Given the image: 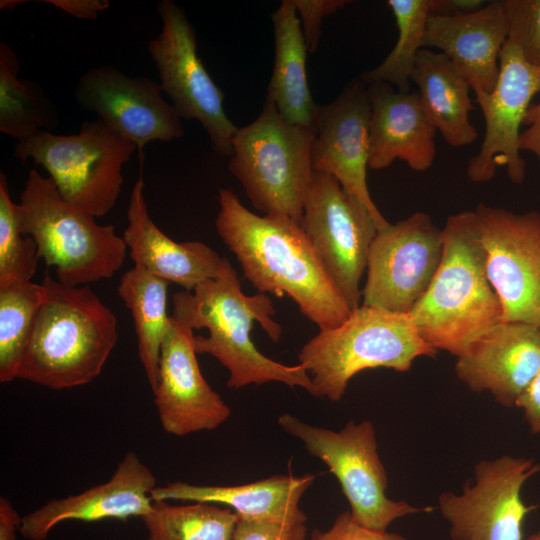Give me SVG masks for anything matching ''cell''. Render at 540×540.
Here are the masks:
<instances>
[{
    "label": "cell",
    "mask_w": 540,
    "mask_h": 540,
    "mask_svg": "<svg viewBox=\"0 0 540 540\" xmlns=\"http://www.w3.org/2000/svg\"><path fill=\"white\" fill-rule=\"evenodd\" d=\"M310 540H406L398 533L377 531L359 525L350 511L340 513L325 531L313 530Z\"/></svg>",
    "instance_id": "36"
},
{
    "label": "cell",
    "mask_w": 540,
    "mask_h": 540,
    "mask_svg": "<svg viewBox=\"0 0 540 540\" xmlns=\"http://www.w3.org/2000/svg\"><path fill=\"white\" fill-rule=\"evenodd\" d=\"M411 82L418 87L427 118L449 145L464 147L477 139V130L469 119L475 108L470 83L445 54L421 49Z\"/></svg>",
    "instance_id": "25"
},
{
    "label": "cell",
    "mask_w": 540,
    "mask_h": 540,
    "mask_svg": "<svg viewBox=\"0 0 540 540\" xmlns=\"http://www.w3.org/2000/svg\"><path fill=\"white\" fill-rule=\"evenodd\" d=\"M437 351L419 334L409 313L360 305L340 325L319 330L298 353L308 372L313 396L342 399L349 381L366 369L408 371L415 359Z\"/></svg>",
    "instance_id": "5"
},
{
    "label": "cell",
    "mask_w": 540,
    "mask_h": 540,
    "mask_svg": "<svg viewBox=\"0 0 540 540\" xmlns=\"http://www.w3.org/2000/svg\"><path fill=\"white\" fill-rule=\"evenodd\" d=\"M443 234L424 212L377 231L369 250L362 305L410 313L443 256Z\"/></svg>",
    "instance_id": "12"
},
{
    "label": "cell",
    "mask_w": 540,
    "mask_h": 540,
    "mask_svg": "<svg viewBox=\"0 0 540 540\" xmlns=\"http://www.w3.org/2000/svg\"><path fill=\"white\" fill-rule=\"evenodd\" d=\"M474 211L503 321L540 327V212L515 213L483 203Z\"/></svg>",
    "instance_id": "14"
},
{
    "label": "cell",
    "mask_w": 540,
    "mask_h": 540,
    "mask_svg": "<svg viewBox=\"0 0 540 540\" xmlns=\"http://www.w3.org/2000/svg\"><path fill=\"white\" fill-rule=\"evenodd\" d=\"M442 234L441 263L409 314L428 345L459 357L503 321V310L487 274L475 211L449 216Z\"/></svg>",
    "instance_id": "3"
},
{
    "label": "cell",
    "mask_w": 540,
    "mask_h": 540,
    "mask_svg": "<svg viewBox=\"0 0 540 540\" xmlns=\"http://www.w3.org/2000/svg\"><path fill=\"white\" fill-rule=\"evenodd\" d=\"M508 38L503 0L464 14H431L423 48H437L469 81L471 89L491 93L499 75V57Z\"/></svg>",
    "instance_id": "21"
},
{
    "label": "cell",
    "mask_w": 540,
    "mask_h": 540,
    "mask_svg": "<svg viewBox=\"0 0 540 540\" xmlns=\"http://www.w3.org/2000/svg\"><path fill=\"white\" fill-rule=\"evenodd\" d=\"M525 540H540V531L537 533L531 534L527 539Z\"/></svg>",
    "instance_id": "43"
},
{
    "label": "cell",
    "mask_w": 540,
    "mask_h": 540,
    "mask_svg": "<svg viewBox=\"0 0 540 540\" xmlns=\"http://www.w3.org/2000/svg\"><path fill=\"white\" fill-rule=\"evenodd\" d=\"M523 125L527 128L520 132L519 149L535 154L540 165V102L529 107Z\"/></svg>",
    "instance_id": "38"
},
{
    "label": "cell",
    "mask_w": 540,
    "mask_h": 540,
    "mask_svg": "<svg viewBox=\"0 0 540 540\" xmlns=\"http://www.w3.org/2000/svg\"><path fill=\"white\" fill-rule=\"evenodd\" d=\"M271 18L275 57L266 99L287 122L314 127L318 105L308 86V50L293 0H283Z\"/></svg>",
    "instance_id": "26"
},
{
    "label": "cell",
    "mask_w": 540,
    "mask_h": 540,
    "mask_svg": "<svg viewBox=\"0 0 540 540\" xmlns=\"http://www.w3.org/2000/svg\"><path fill=\"white\" fill-rule=\"evenodd\" d=\"M305 524L283 525L238 517L233 540H306Z\"/></svg>",
    "instance_id": "35"
},
{
    "label": "cell",
    "mask_w": 540,
    "mask_h": 540,
    "mask_svg": "<svg viewBox=\"0 0 540 540\" xmlns=\"http://www.w3.org/2000/svg\"><path fill=\"white\" fill-rule=\"evenodd\" d=\"M387 3L395 17L397 42L388 56L361 79L365 84L384 82L397 87L398 91L408 92L417 55L423 49L432 0H389Z\"/></svg>",
    "instance_id": "31"
},
{
    "label": "cell",
    "mask_w": 540,
    "mask_h": 540,
    "mask_svg": "<svg viewBox=\"0 0 540 540\" xmlns=\"http://www.w3.org/2000/svg\"><path fill=\"white\" fill-rule=\"evenodd\" d=\"M45 2L73 17L84 20H96L99 13L110 5L107 0H46Z\"/></svg>",
    "instance_id": "39"
},
{
    "label": "cell",
    "mask_w": 540,
    "mask_h": 540,
    "mask_svg": "<svg viewBox=\"0 0 540 540\" xmlns=\"http://www.w3.org/2000/svg\"><path fill=\"white\" fill-rule=\"evenodd\" d=\"M539 471L540 464L525 457L479 461L474 484L467 482L461 493L446 491L438 497L451 539L523 540V522L534 506H527L521 493Z\"/></svg>",
    "instance_id": "13"
},
{
    "label": "cell",
    "mask_w": 540,
    "mask_h": 540,
    "mask_svg": "<svg viewBox=\"0 0 540 540\" xmlns=\"http://www.w3.org/2000/svg\"><path fill=\"white\" fill-rule=\"evenodd\" d=\"M22 517L12 503L0 497V540H16V530L20 528Z\"/></svg>",
    "instance_id": "40"
},
{
    "label": "cell",
    "mask_w": 540,
    "mask_h": 540,
    "mask_svg": "<svg viewBox=\"0 0 540 540\" xmlns=\"http://www.w3.org/2000/svg\"><path fill=\"white\" fill-rule=\"evenodd\" d=\"M162 93L160 83L110 65L89 68L74 90L82 109L94 112L140 151L150 142H169L184 135L181 117Z\"/></svg>",
    "instance_id": "16"
},
{
    "label": "cell",
    "mask_w": 540,
    "mask_h": 540,
    "mask_svg": "<svg viewBox=\"0 0 540 540\" xmlns=\"http://www.w3.org/2000/svg\"><path fill=\"white\" fill-rule=\"evenodd\" d=\"M172 300L173 318L193 330H208L205 337L195 335V352L213 356L228 370L229 388L281 382L314 394L311 378L301 364H282L255 347L250 337L255 321L273 342H279L282 327L272 318L276 310L268 295L243 293L237 272L227 258L223 257L216 278L202 282L192 291L176 292Z\"/></svg>",
    "instance_id": "2"
},
{
    "label": "cell",
    "mask_w": 540,
    "mask_h": 540,
    "mask_svg": "<svg viewBox=\"0 0 540 540\" xmlns=\"http://www.w3.org/2000/svg\"><path fill=\"white\" fill-rule=\"evenodd\" d=\"M485 120V134L479 152L467 163V176L474 182L493 178L505 166L509 179L521 184L525 160L520 155V126L540 93V66L526 61L520 49L507 39L499 57V75L491 93L474 89Z\"/></svg>",
    "instance_id": "15"
},
{
    "label": "cell",
    "mask_w": 540,
    "mask_h": 540,
    "mask_svg": "<svg viewBox=\"0 0 540 540\" xmlns=\"http://www.w3.org/2000/svg\"><path fill=\"white\" fill-rule=\"evenodd\" d=\"M17 379L62 390L100 375L118 340L117 319L87 286H66L48 273Z\"/></svg>",
    "instance_id": "4"
},
{
    "label": "cell",
    "mask_w": 540,
    "mask_h": 540,
    "mask_svg": "<svg viewBox=\"0 0 540 540\" xmlns=\"http://www.w3.org/2000/svg\"><path fill=\"white\" fill-rule=\"evenodd\" d=\"M21 3H24V1H19V0H2L0 2V8L1 9H9V10H12L14 9L16 6H18L19 4Z\"/></svg>",
    "instance_id": "42"
},
{
    "label": "cell",
    "mask_w": 540,
    "mask_h": 540,
    "mask_svg": "<svg viewBox=\"0 0 540 540\" xmlns=\"http://www.w3.org/2000/svg\"><path fill=\"white\" fill-rule=\"evenodd\" d=\"M20 64L6 42L0 43V131L17 142L59 124L58 115L42 87L19 77Z\"/></svg>",
    "instance_id": "28"
},
{
    "label": "cell",
    "mask_w": 540,
    "mask_h": 540,
    "mask_svg": "<svg viewBox=\"0 0 540 540\" xmlns=\"http://www.w3.org/2000/svg\"><path fill=\"white\" fill-rule=\"evenodd\" d=\"M137 149L95 119L82 122L77 134L44 131L16 142L13 153L22 162L32 159L42 166L66 202L100 217L114 207L123 184L122 169Z\"/></svg>",
    "instance_id": "8"
},
{
    "label": "cell",
    "mask_w": 540,
    "mask_h": 540,
    "mask_svg": "<svg viewBox=\"0 0 540 540\" xmlns=\"http://www.w3.org/2000/svg\"><path fill=\"white\" fill-rule=\"evenodd\" d=\"M169 282L135 266L121 277L117 291L131 312L137 335L139 360L153 390L158 380L160 351L170 316L167 314Z\"/></svg>",
    "instance_id": "27"
},
{
    "label": "cell",
    "mask_w": 540,
    "mask_h": 540,
    "mask_svg": "<svg viewBox=\"0 0 540 540\" xmlns=\"http://www.w3.org/2000/svg\"><path fill=\"white\" fill-rule=\"evenodd\" d=\"M508 40L527 62L540 66V0H503Z\"/></svg>",
    "instance_id": "33"
},
{
    "label": "cell",
    "mask_w": 540,
    "mask_h": 540,
    "mask_svg": "<svg viewBox=\"0 0 540 540\" xmlns=\"http://www.w3.org/2000/svg\"><path fill=\"white\" fill-rule=\"evenodd\" d=\"M314 127L287 122L265 99L259 116L238 127L228 167L255 209L300 222L313 175Z\"/></svg>",
    "instance_id": "7"
},
{
    "label": "cell",
    "mask_w": 540,
    "mask_h": 540,
    "mask_svg": "<svg viewBox=\"0 0 540 540\" xmlns=\"http://www.w3.org/2000/svg\"><path fill=\"white\" fill-rule=\"evenodd\" d=\"M193 331L170 316L152 390L161 426L175 436L214 430L231 415L230 407L201 373Z\"/></svg>",
    "instance_id": "18"
},
{
    "label": "cell",
    "mask_w": 540,
    "mask_h": 540,
    "mask_svg": "<svg viewBox=\"0 0 540 540\" xmlns=\"http://www.w3.org/2000/svg\"><path fill=\"white\" fill-rule=\"evenodd\" d=\"M277 422L285 432L298 438L310 455L328 466L359 525L387 531L398 518L430 510L387 497L388 478L378 455L372 422L350 420L338 431L312 426L288 413L280 415Z\"/></svg>",
    "instance_id": "9"
},
{
    "label": "cell",
    "mask_w": 540,
    "mask_h": 540,
    "mask_svg": "<svg viewBox=\"0 0 540 540\" xmlns=\"http://www.w3.org/2000/svg\"><path fill=\"white\" fill-rule=\"evenodd\" d=\"M44 295L42 284L0 282V382L17 379Z\"/></svg>",
    "instance_id": "30"
},
{
    "label": "cell",
    "mask_w": 540,
    "mask_h": 540,
    "mask_svg": "<svg viewBox=\"0 0 540 540\" xmlns=\"http://www.w3.org/2000/svg\"><path fill=\"white\" fill-rule=\"evenodd\" d=\"M141 519L148 540H233L238 516L231 508L211 503L153 501L150 512Z\"/></svg>",
    "instance_id": "29"
},
{
    "label": "cell",
    "mask_w": 540,
    "mask_h": 540,
    "mask_svg": "<svg viewBox=\"0 0 540 540\" xmlns=\"http://www.w3.org/2000/svg\"><path fill=\"white\" fill-rule=\"evenodd\" d=\"M156 486L152 471L130 451L107 482L77 495L48 501L22 517L19 531L25 539L45 540L52 528L67 520L142 518L152 508L151 492Z\"/></svg>",
    "instance_id": "19"
},
{
    "label": "cell",
    "mask_w": 540,
    "mask_h": 540,
    "mask_svg": "<svg viewBox=\"0 0 540 540\" xmlns=\"http://www.w3.org/2000/svg\"><path fill=\"white\" fill-rule=\"evenodd\" d=\"M370 116L367 85L361 78L348 83L329 104L318 105L311 160L314 171L335 177L370 211L380 230L390 223L376 207L367 186Z\"/></svg>",
    "instance_id": "17"
},
{
    "label": "cell",
    "mask_w": 540,
    "mask_h": 540,
    "mask_svg": "<svg viewBox=\"0 0 540 540\" xmlns=\"http://www.w3.org/2000/svg\"><path fill=\"white\" fill-rule=\"evenodd\" d=\"M23 234L36 242L39 257L55 267L63 285L87 286L111 278L123 265L127 246L112 225L66 202L49 177L28 173L18 203Z\"/></svg>",
    "instance_id": "6"
},
{
    "label": "cell",
    "mask_w": 540,
    "mask_h": 540,
    "mask_svg": "<svg viewBox=\"0 0 540 540\" xmlns=\"http://www.w3.org/2000/svg\"><path fill=\"white\" fill-rule=\"evenodd\" d=\"M540 369V327L502 321L457 357L455 373L471 391H488L504 407L515 406Z\"/></svg>",
    "instance_id": "20"
},
{
    "label": "cell",
    "mask_w": 540,
    "mask_h": 540,
    "mask_svg": "<svg viewBox=\"0 0 540 540\" xmlns=\"http://www.w3.org/2000/svg\"><path fill=\"white\" fill-rule=\"evenodd\" d=\"M161 31L148 43L162 91L181 119L197 120L208 134L213 150L225 157L233 153L238 129L224 110V94L208 74L197 53L195 30L172 0L157 3Z\"/></svg>",
    "instance_id": "10"
},
{
    "label": "cell",
    "mask_w": 540,
    "mask_h": 540,
    "mask_svg": "<svg viewBox=\"0 0 540 540\" xmlns=\"http://www.w3.org/2000/svg\"><path fill=\"white\" fill-rule=\"evenodd\" d=\"M218 193L217 233L258 293L287 295L319 330L342 324L351 309L300 223L259 216L229 188Z\"/></svg>",
    "instance_id": "1"
},
{
    "label": "cell",
    "mask_w": 540,
    "mask_h": 540,
    "mask_svg": "<svg viewBox=\"0 0 540 540\" xmlns=\"http://www.w3.org/2000/svg\"><path fill=\"white\" fill-rule=\"evenodd\" d=\"M300 226L321 256L351 311L360 306V283L378 231L370 211L338 180L313 171Z\"/></svg>",
    "instance_id": "11"
},
{
    "label": "cell",
    "mask_w": 540,
    "mask_h": 540,
    "mask_svg": "<svg viewBox=\"0 0 540 540\" xmlns=\"http://www.w3.org/2000/svg\"><path fill=\"white\" fill-rule=\"evenodd\" d=\"M347 0H293L308 52H315L322 19L346 5Z\"/></svg>",
    "instance_id": "34"
},
{
    "label": "cell",
    "mask_w": 540,
    "mask_h": 540,
    "mask_svg": "<svg viewBox=\"0 0 540 540\" xmlns=\"http://www.w3.org/2000/svg\"><path fill=\"white\" fill-rule=\"evenodd\" d=\"M38 248L31 236L21 231L18 203L12 201L7 177L0 173V282L31 281L37 271Z\"/></svg>",
    "instance_id": "32"
},
{
    "label": "cell",
    "mask_w": 540,
    "mask_h": 540,
    "mask_svg": "<svg viewBox=\"0 0 540 540\" xmlns=\"http://www.w3.org/2000/svg\"><path fill=\"white\" fill-rule=\"evenodd\" d=\"M315 475H275L234 486H201L176 481L156 486L153 501L217 503L229 506L239 518L275 522L283 525L305 524L307 517L299 507L303 494Z\"/></svg>",
    "instance_id": "24"
},
{
    "label": "cell",
    "mask_w": 540,
    "mask_h": 540,
    "mask_svg": "<svg viewBox=\"0 0 540 540\" xmlns=\"http://www.w3.org/2000/svg\"><path fill=\"white\" fill-rule=\"evenodd\" d=\"M123 240L135 266L192 291L219 274L223 257L199 241L175 242L150 217L139 174L130 194Z\"/></svg>",
    "instance_id": "23"
},
{
    "label": "cell",
    "mask_w": 540,
    "mask_h": 540,
    "mask_svg": "<svg viewBox=\"0 0 540 540\" xmlns=\"http://www.w3.org/2000/svg\"><path fill=\"white\" fill-rule=\"evenodd\" d=\"M486 5L483 0H432L431 14L455 15L476 11Z\"/></svg>",
    "instance_id": "41"
},
{
    "label": "cell",
    "mask_w": 540,
    "mask_h": 540,
    "mask_svg": "<svg viewBox=\"0 0 540 540\" xmlns=\"http://www.w3.org/2000/svg\"><path fill=\"white\" fill-rule=\"evenodd\" d=\"M522 409L532 433H540V369L515 402Z\"/></svg>",
    "instance_id": "37"
},
{
    "label": "cell",
    "mask_w": 540,
    "mask_h": 540,
    "mask_svg": "<svg viewBox=\"0 0 540 540\" xmlns=\"http://www.w3.org/2000/svg\"><path fill=\"white\" fill-rule=\"evenodd\" d=\"M366 85L371 105L369 168L385 169L400 159L414 171L429 169L436 157L437 131L418 91H396L384 82Z\"/></svg>",
    "instance_id": "22"
}]
</instances>
